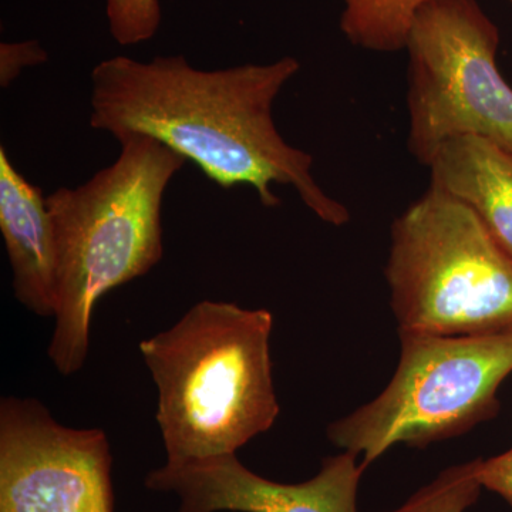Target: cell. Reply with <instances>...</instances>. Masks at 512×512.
Returning a JSON list of instances; mask_svg holds the SVG:
<instances>
[{
	"mask_svg": "<svg viewBox=\"0 0 512 512\" xmlns=\"http://www.w3.org/2000/svg\"><path fill=\"white\" fill-rule=\"evenodd\" d=\"M299 70L292 56L211 72L184 56L111 57L92 72L90 126L116 140L154 138L222 188L251 185L265 207L281 204L272 184L291 185L316 217L340 227L350 220L348 208L316 183L313 157L286 143L272 116Z\"/></svg>",
	"mask_w": 512,
	"mask_h": 512,
	"instance_id": "obj_1",
	"label": "cell"
},
{
	"mask_svg": "<svg viewBox=\"0 0 512 512\" xmlns=\"http://www.w3.org/2000/svg\"><path fill=\"white\" fill-rule=\"evenodd\" d=\"M117 141L121 153L113 164L46 197L56 242L55 330L47 356L63 376L86 363L100 299L163 258V198L187 161L151 137Z\"/></svg>",
	"mask_w": 512,
	"mask_h": 512,
	"instance_id": "obj_2",
	"label": "cell"
},
{
	"mask_svg": "<svg viewBox=\"0 0 512 512\" xmlns=\"http://www.w3.org/2000/svg\"><path fill=\"white\" fill-rule=\"evenodd\" d=\"M274 316L266 309L202 301L170 329L140 342L158 390L167 461L237 454L274 426Z\"/></svg>",
	"mask_w": 512,
	"mask_h": 512,
	"instance_id": "obj_3",
	"label": "cell"
},
{
	"mask_svg": "<svg viewBox=\"0 0 512 512\" xmlns=\"http://www.w3.org/2000/svg\"><path fill=\"white\" fill-rule=\"evenodd\" d=\"M399 335L512 332V258L476 212L429 187L394 220L384 268Z\"/></svg>",
	"mask_w": 512,
	"mask_h": 512,
	"instance_id": "obj_4",
	"label": "cell"
},
{
	"mask_svg": "<svg viewBox=\"0 0 512 512\" xmlns=\"http://www.w3.org/2000/svg\"><path fill=\"white\" fill-rule=\"evenodd\" d=\"M396 372L375 400L333 421L328 439L367 468L390 447L461 436L500 412L497 392L512 373V332L400 335Z\"/></svg>",
	"mask_w": 512,
	"mask_h": 512,
	"instance_id": "obj_5",
	"label": "cell"
},
{
	"mask_svg": "<svg viewBox=\"0 0 512 512\" xmlns=\"http://www.w3.org/2000/svg\"><path fill=\"white\" fill-rule=\"evenodd\" d=\"M500 30L477 0H430L407 39V148L429 167L447 141L477 136L512 153V87Z\"/></svg>",
	"mask_w": 512,
	"mask_h": 512,
	"instance_id": "obj_6",
	"label": "cell"
},
{
	"mask_svg": "<svg viewBox=\"0 0 512 512\" xmlns=\"http://www.w3.org/2000/svg\"><path fill=\"white\" fill-rule=\"evenodd\" d=\"M101 429H72L36 399L0 402V512H114Z\"/></svg>",
	"mask_w": 512,
	"mask_h": 512,
	"instance_id": "obj_7",
	"label": "cell"
},
{
	"mask_svg": "<svg viewBox=\"0 0 512 512\" xmlns=\"http://www.w3.org/2000/svg\"><path fill=\"white\" fill-rule=\"evenodd\" d=\"M366 468L352 451L322 460L319 473L302 483H276L254 473L237 454L153 468L144 485L175 495L177 512H357Z\"/></svg>",
	"mask_w": 512,
	"mask_h": 512,
	"instance_id": "obj_8",
	"label": "cell"
},
{
	"mask_svg": "<svg viewBox=\"0 0 512 512\" xmlns=\"http://www.w3.org/2000/svg\"><path fill=\"white\" fill-rule=\"evenodd\" d=\"M0 231L13 272V293L42 318L56 311V242L46 197L0 148Z\"/></svg>",
	"mask_w": 512,
	"mask_h": 512,
	"instance_id": "obj_9",
	"label": "cell"
},
{
	"mask_svg": "<svg viewBox=\"0 0 512 512\" xmlns=\"http://www.w3.org/2000/svg\"><path fill=\"white\" fill-rule=\"evenodd\" d=\"M430 187L466 204L512 258V153L487 138L447 141L429 164Z\"/></svg>",
	"mask_w": 512,
	"mask_h": 512,
	"instance_id": "obj_10",
	"label": "cell"
},
{
	"mask_svg": "<svg viewBox=\"0 0 512 512\" xmlns=\"http://www.w3.org/2000/svg\"><path fill=\"white\" fill-rule=\"evenodd\" d=\"M430 0H343L340 30L350 45L376 53L406 49L419 10Z\"/></svg>",
	"mask_w": 512,
	"mask_h": 512,
	"instance_id": "obj_11",
	"label": "cell"
},
{
	"mask_svg": "<svg viewBox=\"0 0 512 512\" xmlns=\"http://www.w3.org/2000/svg\"><path fill=\"white\" fill-rule=\"evenodd\" d=\"M481 458L441 471L403 505L386 512H466L480 498L483 485L478 478Z\"/></svg>",
	"mask_w": 512,
	"mask_h": 512,
	"instance_id": "obj_12",
	"label": "cell"
},
{
	"mask_svg": "<svg viewBox=\"0 0 512 512\" xmlns=\"http://www.w3.org/2000/svg\"><path fill=\"white\" fill-rule=\"evenodd\" d=\"M106 15L111 36L119 45H140L160 28V0H106Z\"/></svg>",
	"mask_w": 512,
	"mask_h": 512,
	"instance_id": "obj_13",
	"label": "cell"
},
{
	"mask_svg": "<svg viewBox=\"0 0 512 512\" xmlns=\"http://www.w3.org/2000/svg\"><path fill=\"white\" fill-rule=\"evenodd\" d=\"M49 55L36 40L0 45V86H10L23 69L47 62Z\"/></svg>",
	"mask_w": 512,
	"mask_h": 512,
	"instance_id": "obj_14",
	"label": "cell"
},
{
	"mask_svg": "<svg viewBox=\"0 0 512 512\" xmlns=\"http://www.w3.org/2000/svg\"><path fill=\"white\" fill-rule=\"evenodd\" d=\"M478 478L483 488L500 495L512 507V450L488 460L481 458Z\"/></svg>",
	"mask_w": 512,
	"mask_h": 512,
	"instance_id": "obj_15",
	"label": "cell"
},
{
	"mask_svg": "<svg viewBox=\"0 0 512 512\" xmlns=\"http://www.w3.org/2000/svg\"><path fill=\"white\" fill-rule=\"evenodd\" d=\"M508 2H510V3H511V5H512V0H508Z\"/></svg>",
	"mask_w": 512,
	"mask_h": 512,
	"instance_id": "obj_16",
	"label": "cell"
},
{
	"mask_svg": "<svg viewBox=\"0 0 512 512\" xmlns=\"http://www.w3.org/2000/svg\"><path fill=\"white\" fill-rule=\"evenodd\" d=\"M511 450H512V448H511Z\"/></svg>",
	"mask_w": 512,
	"mask_h": 512,
	"instance_id": "obj_17",
	"label": "cell"
}]
</instances>
